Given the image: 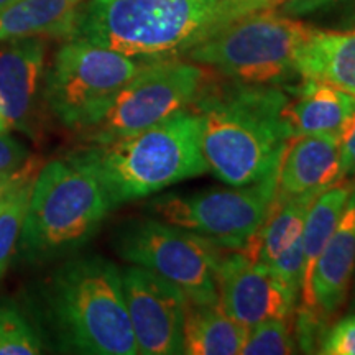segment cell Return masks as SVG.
I'll use <instances>...</instances> for the list:
<instances>
[{
  "label": "cell",
  "mask_w": 355,
  "mask_h": 355,
  "mask_svg": "<svg viewBox=\"0 0 355 355\" xmlns=\"http://www.w3.org/2000/svg\"><path fill=\"white\" fill-rule=\"evenodd\" d=\"M291 319L275 318L248 327L242 355H290L298 352Z\"/></svg>",
  "instance_id": "603a6c76"
},
{
  "label": "cell",
  "mask_w": 355,
  "mask_h": 355,
  "mask_svg": "<svg viewBox=\"0 0 355 355\" xmlns=\"http://www.w3.org/2000/svg\"><path fill=\"white\" fill-rule=\"evenodd\" d=\"M30 157L28 148L21 141L12 139L8 133H0V175L19 170Z\"/></svg>",
  "instance_id": "4316f807"
},
{
  "label": "cell",
  "mask_w": 355,
  "mask_h": 355,
  "mask_svg": "<svg viewBox=\"0 0 355 355\" xmlns=\"http://www.w3.org/2000/svg\"><path fill=\"white\" fill-rule=\"evenodd\" d=\"M285 107L291 139L301 135H334L343 133L355 112V96L327 84L303 79L293 87Z\"/></svg>",
  "instance_id": "2e32d148"
},
{
  "label": "cell",
  "mask_w": 355,
  "mask_h": 355,
  "mask_svg": "<svg viewBox=\"0 0 355 355\" xmlns=\"http://www.w3.org/2000/svg\"><path fill=\"white\" fill-rule=\"evenodd\" d=\"M148 61L71 38L44 74V105L61 125L81 132L105 112Z\"/></svg>",
  "instance_id": "52a82bcc"
},
{
  "label": "cell",
  "mask_w": 355,
  "mask_h": 355,
  "mask_svg": "<svg viewBox=\"0 0 355 355\" xmlns=\"http://www.w3.org/2000/svg\"><path fill=\"white\" fill-rule=\"evenodd\" d=\"M355 273V181L329 242L311 277L313 311L322 321L334 318L347 298Z\"/></svg>",
  "instance_id": "9a60e30c"
},
{
  "label": "cell",
  "mask_w": 355,
  "mask_h": 355,
  "mask_svg": "<svg viewBox=\"0 0 355 355\" xmlns=\"http://www.w3.org/2000/svg\"><path fill=\"white\" fill-rule=\"evenodd\" d=\"M337 7H352L355 10V0H283L279 3V12L295 19H303L319 12H329Z\"/></svg>",
  "instance_id": "484cf974"
},
{
  "label": "cell",
  "mask_w": 355,
  "mask_h": 355,
  "mask_svg": "<svg viewBox=\"0 0 355 355\" xmlns=\"http://www.w3.org/2000/svg\"><path fill=\"white\" fill-rule=\"evenodd\" d=\"M38 170V159L30 158L24 166L19 168V170L6 173V175H0V209H2L3 204L8 201V198H10L21 184L33 180V176L37 175Z\"/></svg>",
  "instance_id": "83f0119b"
},
{
  "label": "cell",
  "mask_w": 355,
  "mask_h": 355,
  "mask_svg": "<svg viewBox=\"0 0 355 355\" xmlns=\"http://www.w3.org/2000/svg\"><path fill=\"white\" fill-rule=\"evenodd\" d=\"M278 2H279V3H282V2H283V0H278Z\"/></svg>",
  "instance_id": "d6a6232c"
},
{
  "label": "cell",
  "mask_w": 355,
  "mask_h": 355,
  "mask_svg": "<svg viewBox=\"0 0 355 355\" xmlns=\"http://www.w3.org/2000/svg\"><path fill=\"white\" fill-rule=\"evenodd\" d=\"M248 327L234 321L219 304L188 303L184 319L183 354L237 355L242 352Z\"/></svg>",
  "instance_id": "44dd1931"
},
{
  "label": "cell",
  "mask_w": 355,
  "mask_h": 355,
  "mask_svg": "<svg viewBox=\"0 0 355 355\" xmlns=\"http://www.w3.org/2000/svg\"><path fill=\"white\" fill-rule=\"evenodd\" d=\"M278 6V0H89L79 7L71 38L145 60L183 58L241 17Z\"/></svg>",
  "instance_id": "6da1fadb"
},
{
  "label": "cell",
  "mask_w": 355,
  "mask_h": 355,
  "mask_svg": "<svg viewBox=\"0 0 355 355\" xmlns=\"http://www.w3.org/2000/svg\"><path fill=\"white\" fill-rule=\"evenodd\" d=\"M6 132H8V125H7L6 119H3L2 114H0V133H6Z\"/></svg>",
  "instance_id": "4dcf8cb0"
},
{
  "label": "cell",
  "mask_w": 355,
  "mask_h": 355,
  "mask_svg": "<svg viewBox=\"0 0 355 355\" xmlns=\"http://www.w3.org/2000/svg\"><path fill=\"white\" fill-rule=\"evenodd\" d=\"M112 248L128 265L176 285L189 303H217L216 266L224 250L202 235L153 216L133 217L115 227Z\"/></svg>",
  "instance_id": "ba28073f"
},
{
  "label": "cell",
  "mask_w": 355,
  "mask_h": 355,
  "mask_svg": "<svg viewBox=\"0 0 355 355\" xmlns=\"http://www.w3.org/2000/svg\"><path fill=\"white\" fill-rule=\"evenodd\" d=\"M15 2L17 0H0V13H2L3 10H7V8L13 6Z\"/></svg>",
  "instance_id": "f546056e"
},
{
  "label": "cell",
  "mask_w": 355,
  "mask_h": 355,
  "mask_svg": "<svg viewBox=\"0 0 355 355\" xmlns=\"http://www.w3.org/2000/svg\"><path fill=\"white\" fill-rule=\"evenodd\" d=\"M319 194L321 193H308L288 199L275 198L268 216L242 254L270 266L286 250L303 242L306 217Z\"/></svg>",
  "instance_id": "ac0fdd59"
},
{
  "label": "cell",
  "mask_w": 355,
  "mask_h": 355,
  "mask_svg": "<svg viewBox=\"0 0 355 355\" xmlns=\"http://www.w3.org/2000/svg\"><path fill=\"white\" fill-rule=\"evenodd\" d=\"M352 311H355V286H354V300H352Z\"/></svg>",
  "instance_id": "1f68e13d"
},
{
  "label": "cell",
  "mask_w": 355,
  "mask_h": 355,
  "mask_svg": "<svg viewBox=\"0 0 355 355\" xmlns=\"http://www.w3.org/2000/svg\"><path fill=\"white\" fill-rule=\"evenodd\" d=\"M66 157L99 181L112 211L209 173L201 122L193 107L132 135L105 144H83Z\"/></svg>",
  "instance_id": "277c9868"
},
{
  "label": "cell",
  "mask_w": 355,
  "mask_h": 355,
  "mask_svg": "<svg viewBox=\"0 0 355 355\" xmlns=\"http://www.w3.org/2000/svg\"><path fill=\"white\" fill-rule=\"evenodd\" d=\"M350 178L340 181L332 188L322 191L311 204L308 217L303 230V283H301V306L298 309L313 311V298H311V277L314 265L322 254L324 247L329 242L337 222L343 214L350 191L354 188ZM314 313V311H313Z\"/></svg>",
  "instance_id": "ffe728a7"
},
{
  "label": "cell",
  "mask_w": 355,
  "mask_h": 355,
  "mask_svg": "<svg viewBox=\"0 0 355 355\" xmlns=\"http://www.w3.org/2000/svg\"><path fill=\"white\" fill-rule=\"evenodd\" d=\"M40 332L63 352L137 355L122 270L102 255L68 257L42 288Z\"/></svg>",
  "instance_id": "3957f363"
},
{
  "label": "cell",
  "mask_w": 355,
  "mask_h": 355,
  "mask_svg": "<svg viewBox=\"0 0 355 355\" xmlns=\"http://www.w3.org/2000/svg\"><path fill=\"white\" fill-rule=\"evenodd\" d=\"M290 94L279 86L229 81L204 84L193 102L209 171L227 186H245L278 171L291 132Z\"/></svg>",
  "instance_id": "7a4b0ae2"
},
{
  "label": "cell",
  "mask_w": 355,
  "mask_h": 355,
  "mask_svg": "<svg viewBox=\"0 0 355 355\" xmlns=\"http://www.w3.org/2000/svg\"><path fill=\"white\" fill-rule=\"evenodd\" d=\"M206 78V68L184 58L150 60L122 87L105 112L78 132L79 140L105 144L165 121L193 105L207 83Z\"/></svg>",
  "instance_id": "30bf717a"
},
{
  "label": "cell",
  "mask_w": 355,
  "mask_h": 355,
  "mask_svg": "<svg viewBox=\"0 0 355 355\" xmlns=\"http://www.w3.org/2000/svg\"><path fill=\"white\" fill-rule=\"evenodd\" d=\"M122 286L139 354H183L189 303L184 293L159 275L137 265L122 268Z\"/></svg>",
  "instance_id": "8fae6325"
},
{
  "label": "cell",
  "mask_w": 355,
  "mask_h": 355,
  "mask_svg": "<svg viewBox=\"0 0 355 355\" xmlns=\"http://www.w3.org/2000/svg\"><path fill=\"white\" fill-rule=\"evenodd\" d=\"M316 352L322 355H355V313L340 318L336 324L324 329Z\"/></svg>",
  "instance_id": "d4e9b609"
},
{
  "label": "cell",
  "mask_w": 355,
  "mask_h": 355,
  "mask_svg": "<svg viewBox=\"0 0 355 355\" xmlns=\"http://www.w3.org/2000/svg\"><path fill=\"white\" fill-rule=\"evenodd\" d=\"M314 26L275 8L241 17L183 56L229 81L283 86L296 73V55Z\"/></svg>",
  "instance_id": "8992f818"
},
{
  "label": "cell",
  "mask_w": 355,
  "mask_h": 355,
  "mask_svg": "<svg viewBox=\"0 0 355 355\" xmlns=\"http://www.w3.org/2000/svg\"><path fill=\"white\" fill-rule=\"evenodd\" d=\"M110 211L86 168L68 157L51 159L33 178L17 254L32 265L74 255L96 237Z\"/></svg>",
  "instance_id": "5b68a950"
},
{
  "label": "cell",
  "mask_w": 355,
  "mask_h": 355,
  "mask_svg": "<svg viewBox=\"0 0 355 355\" xmlns=\"http://www.w3.org/2000/svg\"><path fill=\"white\" fill-rule=\"evenodd\" d=\"M32 183L33 180L21 184L0 209V278L6 275L8 265L19 248Z\"/></svg>",
  "instance_id": "cb8c5ba5"
},
{
  "label": "cell",
  "mask_w": 355,
  "mask_h": 355,
  "mask_svg": "<svg viewBox=\"0 0 355 355\" xmlns=\"http://www.w3.org/2000/svg\"><path fill=\"white\" fill-rule=\"evenodd\" d=\"M296 73L355 96V28H314L296 55Z\"/></svg>",
  "instance_id": "e0dca14e"
},
{
  "label": "cell",
  "mask_w": 355,
  "mask_h": 355,
  "mask_svg": "<svg viewBox=\"0 0 355 355\" xmlns=\"http://www.w3.org/2000/svg\"><path fill=\"white\" fill-rule=\"evenodd\" d=\"M340 150H343L345 178L355 180V112L345 123L343 133H340Z\"/></svg>",
  "instance_id": "f1b7e54d"
},
{
  "label": "cell",
  "mask_w": 355,
  "mask_h": 355,
  "mask_svg": "<svg viewBox=\"0 0 355 355\" xmlns=\"http://www.w3.org/2000/svg\"><path fill=\"white\" fill-rule=\"evenodd\" d=\"M217 304L234 321L252 327L266 319H293L300 293L268 265L242 252H222L216 266Z\"/></svg>",
  "instance_id": "7c38bea8"
},
{
  "label": "cell",
  "mask_w": 355,
  "mask_h": 355,
  "mask_svg": "<svg viewBox=\"0 0 355 355\" xmlns=\"http://www.w3.org/2000/svg\"><path fill=\"white\" fill-rule=\"evenodd\" d=\"M44 339L15 301L0 300V355H37Z\"/></svg>",
  "instance_id": "7402d4cb"
},
{
  "label": "cell",
  "mask_w": 355,
  "mask_h": 355,
  "mask_svg": "<svg viewBox=\"0 0 355 355\" xmlns=\"http://www.w3.org/2000/svg\"><path fill=\"white\" fill-rule=\"evenodd\" d=\"M345 180L340 139L301 135L288 141L277 175V199L322 193Z\"/></svg>",
  "instance_id": "5bb4252c"
},
{
  "label": "cell",
  "mask_w": 355,
  "mask_h": 355,
  "mask_svg": "<svg viewBox=\"0 0 355 355\" xmlns=\"http://www.w3.org/2000/svg\"><path fill=\"white\" fill-rule=\"evenodd\" d=\"M46 44L42 37L0 43V114L8 130L33 135L43 99ZM44 102V99H43Z\"/></svg>",
  "instance_id": "4fadbf2b"
},
{
  "label": "cell",
  "mask_w": 355,
  "mask_h": 355,
  "mask_svg": "<svg viewBox=\"0 0 355 355\" xmlns=\"http://www.w3.org/2000/svg\"><path fill=\"white\" fill-rule=\"evenodd\" d=\"M277 175L225 189L158 193L145 209L148 216L202 235L222 250L242 252L268 216L277 194Z\"/></svg>",
  "instance_id": "9c48e42d"
},
{
  "label": "cell",
  "mask_w": 355,
  "mask_h": 355,
  "mask_svg": "<svg viewBox=\"0 0 355 355\" xmlns=\"http://www.w3.org/2000/svg\"><path fill=\"white\" fill-rule=\"evenodd\" d=\"M81 0H17L0 13V43L25 37L71 38Z\"/></svg>",
  "instance_id": "d6986e66"
}]
</instances>
